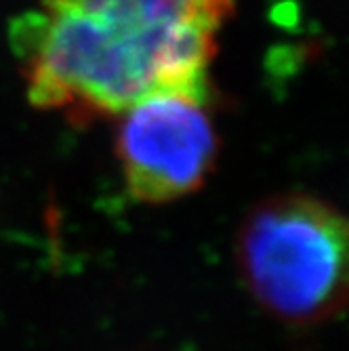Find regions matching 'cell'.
<instances>
[{
    "instance_id": "3957f363",
    "label": "cell",
    "mask_w": 349,
    "mask_h": 351,
    "mask_svg": "<svg viewBox=\"0 0 349 351\" xmlns=\"http://www.w3.org/2000/svg\"><path fill=\"white\" fill-rule=\"evenodd\" d=\"M210 106L213 90H165L116 116V160L135 200L167 204L206 183L219 154Z\"/></svg>"
},
{
    "instance_id": "7a4b0ae2",
    "label": "cell",
    "mask_w": 349,
    "mask_h": 351,
    "mask_svg": "<svg viewBox=\"0 0 349 351\" xmlns=\"http://www.w3.org/2000/svg\"><path fill=\"white\" fill-rule=\"evenodd\" d=\"M234 259L252 301L287 326H320L345 305L347 221L320 196L284 191L255 204L236 232Z\"/></svg>"
},
{
    "instance_id": "6da1fadb",
    "label": "cell",
    "mask_w": 349,
    "mask_h": 351,
    "mask_svg": "<svg viewBox=\"0 0 349 351\" xmlns=\"http://www.w3.org/2000/svg\"><path fill=\"white\" fill-rule=\"evenodd\" d=\"M236 0H36L11 23L32 106L78 124L165 90H210Z\"/></svg>"
}]
</instances>
